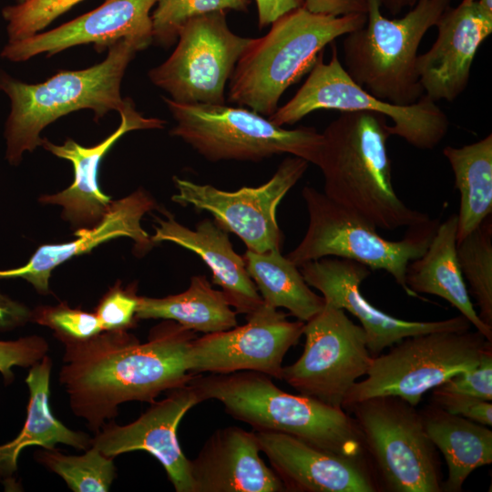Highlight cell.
Segmentation results:
<instances>
[{"label": "cell", "instance_id": "6da1fadb", "mask_svg": "<svg viewBox=\"0 0 492 492\" xmlns=\"http://www.w3.org/2000/svg\"><path fill=\"white\" fill-rule=\"evenodd\" d=\"M194 331L171 320L154 326L144 343L128 331H102L85 340L58 338L65 346L59 381L74 414L96 434L125 402L152 403L194 375L188 354Z\"/></svg>", "mask_w": 492, "mask_h": 492}, {"label": "cell", "instance_id": "7a4b0ae2", "mask_svg": "<svg viewBox=\"0 0 492 492\" xmlns=\"http://www.w3.org/2000/svg\"><path fill=\"white\" fill-rule=\"evenodd\" d=\"M387 118L362 110L341 112L323 130L317 167L323 193L376 229L393 231L428 221L395 192L387 140Z\"/></svg>", "mask_w": 492, "mask_h": 492}, {"label": "cell", "instance_id": "3957f363", "mask_svg": "<svg viewBox=\"0 0 492 492\" xmlns=\"http://www.w3.org/2000/svg\"><path fill=\"white\" fill-rule=\"evenodd\" d=\"M188 384L200 402L219 401L226 413L253 431L286 434L339 455L366 456L359 429L347 411L284 392L265 374H199Z\"/></svg>", "mask_w": 492, "mask_h": 492}, {"label": "cell", "instance_id": "277c9868", "mask_svg": "<svg viewBox=\"0 0 492 492\" xmlns=\"http://www.w3.org/2000/svg\"><path fill=\"white\" fill-rule=\"evenodd\" d=\"M142 46L123 38L108 46L102 62L81 70H62L46 81L24 83L0 70V91L11 110L5 122V158L20 163L25 152L42 145V130L60 117L79 109H92L97 120L111 110L122 111L129 98L120 95L126 68Z\"/></svg>", "mask_w": 492, "mask_h": 492}, {"label": "cell", "instance_id": "5b68a950", "mask_svg": "<svg viewBox=\"0 0 492 492\" xmlns=\"http://www.w3.org/2000/svg\"><path fill=\"white\" fill-rule=\"evenodd\" d=\"M365 22L366 14L335 16L304 6L284 14L265 36L251 38L229 80L228 101L269 118L282 95L311 71L327 45Z\"/></svg>", "mask_w": 492, "mask_h": 492}, {"label": "cell", "instance_id": "8992f818", "mask_svg": "<svg viewBox=\"0 0 492 492\" xmlns=\"http://www.w3.org/2000/svg\"><path fill=\"white\" fill-rule=\"evenodd\" d=\"M452 0H419L400 18L381 11L380 0H367L365 24L343 41V68L378 99L398 106L415 103L424 91L416 70L418 48Z\"/></svg>", "mask_w": 492, "mask_h": 492}, {"label": "cell", "instance_id": "52a82bcc", "mask_svg": "<svg viewBox=\"0 0 492 492\" xmlns=\"http://www.w3.org/2000/svg\"><path fill=\"white\" fill-rule=\"evenodd\" d=\"M176 125L169 134L181 138L211 162H258L289 154L317 166L323 137L313 127L286 129L253 110L211 104H183L162 97Z\"/></svg>", "mask_w": 492, "mask_h": 492}, {"label": "cell", "instance_id": "ba28073f", "mask_svg": "<svg viewBox=\"0 0 492 492\" xmlns=\"http://www.w3.org/2000/svg\"><path fill=\"white\" fill-rule=\"evenodd\" d=\"M309 222L299 244L286 257L298 267L323 257H339L360 262L370 270L389 273L403 290L413 297L405 283L410 261L428 247L440 220L408 228L405 237L390 241L358 215L311 186L302 190Z\"/></svg>", "mask_w": 492, "mask_h": 492}, {"label": "cell", "instance_id": "9c48e42d", "mask_svg": "<svg viewBox=\"0 0 492 492\" xmlns=\"http://www.w3.org/2000/svg\"><path fill=\"white\" fill-rule=\"evenodd\" d=\"M345 411L356 423L366 456L384 490L442 492L437 449L416 406L384 395L357 402Z\"/></svg>", "mask_w": 492, "mask_h": 492}, {"label": "cell", "instance_id": "30bf717a", "mask_svg": "<svg viewBox=\"0 0 492 492\" xmlns=\"http://www.w3.org/2000/svg\"><path fill=\"white\" fill-rule=\"evenodd\" d=\"M492 342L477 330H442L408 336L374 356L364 380L342 408L374 396H397L416 406L423 395L456 373L475 367Z\"/></svg>", "mask_w": 492, "mask_h": 492}, {"label": "cell", "instance_id": "8fae6325", "mask_svg": "<svg viewBox=\"0 0 492 492\" xmlns=\"http://www.w3.org/2000/svg\"><path fill=\"white\" fill-rule=\"evenodd\" d=\"M331 45L329 62L323 61L321 53L304 84L268 118L272 122L280 127L292 125L318 109L367 110L384 115L392 121L391 135L416 149H433L439 145L448 131L449 119L436 101L425 94L407 106L378 99L349 77L339 59L336 46L333 42Z\"/></svg>", "mask_w": 492, "mask_h": 492}, {"label": "cell", "instance_id": "7c38bea8", "mask_svg": "<svg viewBox=\"0 0 492 492\" xmlns=\"http://www.w3.org/2000/svg\"><path fill=\"white\" fill-rule=\"evenodd\" d=\"M228 11L188 19L179 27L170 56L149 70V77L183 104H225V87L251 38L228 26Z\"/></svg>", "mask_w": 492, "mask_h": 492}, {"label": "cell", "instance_id": "4fadbf2b", "mask_svg": "<svg viewBox=\"0 0 492 492\" xmlns=\"http://www.w3.org/2000/svg\"><path fill=\"white\" fill-rule=\"evenodd\" d=\"M302 335V354L282 367L281 380L300 395L342 408L346 395L366 374L373 359L364 329L344 310L325 302L304 323Z\"/></svg>", "mask_w": 492, "mask_h": 492}, {"label": "cell", "instance_id": "5bb4252c", "mask_svg": "<svg viewBox=\"0 0 492 492\" xmlns=\"http://www.w3.org/2000/svg\"><path fill=\"white\" fill-rule=\"evenodd\" d=\"M309 164L302 158L289 156L264 184L242 187L235 191L174 176L177 193L171 200L210 212L214 222L227 232L236 234L247 250L254 252L282 250L283 234L276 219L277 207L303 176Z\"/></svg>", "mask_w": 492, "mask_h": 492}, {"label": "cell", "instance_id": "9a60e30c", "mask_svg": "<svg viewBox=\"0 0 492 492\" xmlns=\"http://www.w3.org/2000/svg\"><path fill=\"white\" fill-rule=\"evenodd\" d=\"M246 316L243 325L196 337L188 354L189 371H254L281 380L283 358L302 337L304 322L289 321L287 314L264 302Z\"/></svg>", "mask_w": 492, "mask_h": 492}, {"label": "cell", "instance_id": "2e32d148", "mask_svg": "<svg viewBox=\"0 0 492 492\" xmlns=\"http://www.w3.org/2000/svg\"><path fill=\"white\" fill-rule=\"evenodd\" d=\"M299 269L307 284L319 291L326 303L357 318L373 357L408 336L472 327L462 314L440 321H407L377 309L361 292L360 286L371 274V270L360 262L323 257L304 262Z\"/></svg>", "mask_w": 492, "mask_h": 492}, {"label": "cell", "instance_id": "e0dca14e", "mask_svg": "<svg viewBox=\"0 0 492 492\" xmlns=\"http://www.w3.org/2000/svg\"><path fill=\"white\" fill-rule=\"evenodd\" d=\"M167 393L164 399L150 403L134 422L126 425L105 424L91 439L90 446L109 457L146 451L159 461L177 492H193L190 459L182 452L177 428L185 414L200 402L189 384Z\"/></svg>", "mask_w": 492, "mask_h": 492}, {"label": "cell", "instance_id": "ac0fdd59", "mask_svg": "<svg viewBox=\"0 0 492 492\" xmlns=\"http://www.w3.org/2000/svg\"><path fill=\"white\" fill-rule=\"evenodd\" d=\"M436 26V38L418 55L416 70L425 96L452 102L467 87L476 54L492 33V12L476 0H461L446 9Z\"/></svg>", "mask_w": 492, "mask_h": 492}, {"label": "cell", "instance_id": "d6986e66", "mask_svg": "<svg viewBox=\"0 0 492 492\" xmlns=\"http://www.w3.org/2000/svg\"><path fill=\"white\" fill-rule=\"evenodd\" d=\"M158 0H104L91 10L47 32L8 42L1 56L12 62H23L33 56H47L77 45L93 43L100 51L127 38L147 48L153 41L151 9Z\"/></svg>", "mask_w": 492, "mask_h": 492}, {"label": "cell", "instance_id": "ffe728a7", "mask_svg": "<svg viewBox=\"0 0 492 492\" xmlns=\"http://www.w3.org/2000/svg\"><path fill=\"white\" fill-rule=\"evenodd\" d=\"M261 452L290 492H376L367 456L351 457L313 446L290 435L256 432Z\"/></svg>", "mask_w": 492, "mask_h": 492}, {"label": "cell", "instance_id": "44dd1931", "mask_svg": "<svg viewBox=\"0 0 492 492\" xmlns=\"http://www.w3.org/2000/svg\"><path fill=\"white\" fill-rule=\"evenodd\" d=\"M119 115L121 120L118 128L93 147H83L71 138H67L62 145H56L46 138L42 140L41 146L47 151L72 163L74 180L68 188L58 193L42 195L39 201L62 207V218L77 230L95 226L112 202L98 184L100 163L108 150L129 131L163 128L166 124L163 119L142 116L136 110L131 99H128Z\"/></svg>", "mask_w": 492, "mask_h": 492}, {"label": "cell", "instance_id": "7402d4cb", "mask_svg": "<svg viewBox=\"0 0 492 492\" xmlns=\"http://www.w3.org/2000/svg\"><path fill=\"white\" fill-rule=\"evenodd\" d=\"M158 207L154 198L143 189L111 202L103 218L91 228L77 229V239L38 247L28 261L21 267L0 270V280L22 278L43 294L49 292L52 271L75 256L91 251L95 247L118 237L134 241L137 253L144 254L155 243L141 227L142 217Z\"/></svg>", "mask_w": 492, "mask_h": 492}, {"label": "cell", "instance_id": "603a6c76", "mask_svg": "<svg viewBox=\"0 0 492 492\" xmlns=\"http://www.w3.org/2000/svg\"><path fill=\"white\" fill-rule=\"evenodd\" d=\"M260 452L253 430L239 426L215 430L190 459L193 492H285Z\"/></svg>", "mask_w": 492, "mask_h": 492}, {"label": "cell", "instance_id": "cb8c5ba5", "mask_svg": "<svg viewBox=\"0 0 492 492\" xmlns=\"http://www.w3.org/2000/svg\"><path fill=\"white\" fill-rule=\"evenodd\" d=\"M165 218L156 217L151 241L173 242L201 258L212 272V282L221 288L236 313L249 315L262 303V298L250 277L242 256L230 241L228 232L214 221L205 219L194 230L179 222L168 211Z\"/></svg>", "mask_w": 492, "mask_h": 492}, {"label": "cell", "instance_id": "d4e9b609", "mask_svg": "<svg viewBox=\"0 0 492 492\" xmlns=\"http://www.w3.org/2000/svg\"><path fill=\"white\" fill-rule=\"evenodd\" d=\"M457 216L440 222L426 248L409 262L405 283L413 297L431 294L447 301L472 326L492 342V327L479 318L470 299L456 255Z\"/></svg>", "mask_w": 492, "mask_h": 492}, {"label": "cell", "instance_id": "484cf974", "mask_svg": "<svg viewBox=\"0 0 492 492\" xmlns=\"http://www.w3.org/2000/svg\"><path fill=\"white\" fill-rule=\"evenodd\" d=\"M421 414L427 436L447 466L442 492H460L474 470L492 463V431L434 404Z\"/></svg>", "mask_w": 492, "mask_h": 492}, {"label": "cell", "instance_id": "4316f807", "mask_svg": "<svg viewBox=\"0 0 492 492\" xmlns=\"http://www.w3.org/2000/svg\"><path fill=\"white\" fill-rule=\"evenodd\" d=\"M52 361L45 355L34 364L26 379L30 391L27 416L19 435L0 446V475L11 476L17 469L21 451L30 446L54 448L57 443L87 450L91 446L88 436L65 426L51 413L49 381Z\"/></svg>", "mask_w": 492, "mask_h": 492}, {"label": "cell", "instance_id": "83f0119b", "mask_svg": "<svg viewBox=\"0 0 492 492\" xmlns=\"http://www.w3.org/2000/svg\"><path fill=\"white\" fill-rule=\"evenodd\" d=\"M136 319L171 320L186 329L210 333L237 326L236 312L204 275H193L182 292L163 298L138 296Z\"/></svg>", "mask_w": 492, "mask_h": 492}, {"label": "cell", "instance_id": "f1b7e54d", "mask_svg": "<svg viewBox=\"0 0 492 492\" xmlns=\"http://www.w3.org/2000/svg\"><path fill=\"white\" fill-rule=\"evenodd\" d=\"M459 192L456 242L492 213V134L456 148L443 149Z\"/></svg>", "mask_w": 492, "mask_h": 492}, {"label": "cell", "instance_id": "f546056e", "mask_svg": "<svg viewBox=\"0 0 492 492\" xmlns=\"http://www.w3.org/2000/svg\"><path fill=\"white\" fill-rule=\"evenodd\" d=\"M281 251L247 250L242 255L246 270L265 304L284 308L305 323L323 308L324 299L311 289L299 267Z\"/></svg>", "mask_w": 492, "mask_h": 492}, {"label": "cell", "instance_id": "4dcf8cb0", "mask_svg": "<svg viewBox=\"0 0 492 492\" xmlns=\"http://www.w3.org/2000/svg\"><path fill=\"white\" fill-rule=\"evenodd\" d=\"M456 255L468 293L478 307V316L492 327V218L456 242Z\"/></svg>", "mask_w": 492, "mask_h": 492}, {"label": "cell", "instance_id": "1f68e13d", "mask_svg": "<svg viewBox=\"0 0 492 492\" xmlns=\"http://www.w3.org/2000/svg\"><path fill=\"white\" fill-rule=\"evenodd\" d=\"M38 461L59 475L75 492L108 491L116 477L113 457L94 446L82 456H67L55 448H44Z\"/></svg>", "mask_w": 492, "mask_h": 492}, {"label": "cell", "instance_id": "d6a6232c", "mask_svg": "<svg viewBox=\"0 0 492 492\" xmlns=\"http://www.w3.org/2000/svg\"><path fill=\"white\" fill-rule=\"evenodd\" d=\"M82 0H29L2 10L8 42L32 36Z\"/></svg>", "mask_w": 492, "mask_h": 492}, {"label": "cell", "instance_id": "836d02e7", "mask_svg": "<svg viewBox=\"0 0 492 492\" xmlns=\"http://www.w3.org/2000/svg\"><path fill=\"white\" fill-rule=\"evenodd\" d=\"M32 320L54 330L57 339L85 340L104 331L95 313L71 308L65 303L38 306L32 313Z\"/></svg>", "mask_w": 492, "mask_h": 492}, {"label": "cell", "instance_id": "e575fe53", "mask_svg": "<svg viewBox=\"0 0 492 492\" xmlns=\"http://www.w3.org/2000/svg\"><path fill=\"white\" fill-rule=\"evenodd\" d=\"M138 296L136 284L117 282L99 301L95 313L104 331H128L135 325Z\"/></svg>", "mask_w": 492, "mask_h": 492}, {"label": "cell", "instance_id": "d590c367", "mask_svg": "<svg viewBox=\"0 0 492 492\" xmlns=\"http://www.w3.org/2000/svg\"><path fill=\"white\" fill-rule=\"evenodd\" d=\"M436 388L492 401V343L475 367L455 374Z\"/></svg>", "mask_w": 492, "mask_h": 492}, {"label": "cell", "instance_id": "8d00e7d4", "mask_svg": "<svg viewBox=\"0 0 492 492\" xmlns=\"http://www.w3.org/2000/svg\"><path fill=\"white\" fill-rule=\"evenodd\" d=\"M47 352L48 343L37 335L16 341H0V372L5 380L11 381L13 366H33Z\"/></svg>", "mask_w": 492, "mask_h": 492}, {"label": "cell", "instance_id": "74e56055", "mask_svg": "<svg viewBox=\"0 0 492 492\" xmlns=\"http://www.w3.org/2000/svg\"><path fill=\"white\" fill-rule=\"evenodd\" d=\"M432 391L433 404L443 410L487 426L492 425L491 401L438 388Z\"/></svg>", "mask_w": 492, "mask_h": 492}, {"label": "cell", "instance_id": "f35d334b", "mask_svg": "<svg viewBox=\"0 0 492 492\" xmlns=\"http://www.w3.org/2000/svg\"><path fill=\"white\" fill-rule=\"evenodd\" d=\"M367 0H304L303 6L313 12L335 16L366 14Z\"/></svg>", "mask_w": 492, "mask_h": 492}, {"label": "cell", "instance_id": "ab89813d", "mask_svg": "<svg viewBox=\"0 0 492 492\" xmlns=\"http://www.w3.org/2000/svg\"><path fill=\"white\" fill-rule=\"evenodd\" d=\"M257 7L258 25L265 28L284 14L303 6L304 0H254Z\"/></svg>", "mask_w": 492, "mask_h": 492}, {"label": "cell", "instance_id": "60d3db41", "mask_svg": "<svg viewBox=\"0 0 492 492\" xmlns=\"http://www.w3.org/2000/svg\"><path fill=\"white\" fill-rule=\"evenodd\" d=\"M192 0H158L151 15L153 28L164 22L174 11Z\"/></svg>", "mask_w": 492, "mask_h": 492}, {"label": "cell", "instance_id": "b9f144b4", "mask_svg": "<svg viewBox=\"0 0 492 492\" xmlns=\"http://www.w3.org/2000/svg\"><path fill=\"white\" fill-rule=\"evenodd\" d=\"M381 5L392 15H396L405 8L413 7L419 0H380Z\"/></svg>", "mask_w": 492, "mask_h": 492}, {"label": "cell", "instance_id": "7bdbcfd3", "mask_svg": "<svg viewBox=\"0 0 492 492\" xmlns=\"http://www.w3.org/2000/svg\"><path fill=\"white\" fill-rule=\"evenodd\" d=\"M487 11L492 12V0H476Z\"/></svg>", "mask_w": 492, "mask_h": 492}, {"label": "cell", "instance_id": "ee69618b", "mask_svg": "<svg viewBox=\"0 0 492 492\" xmlns=\"http://www.w3.org/2000/svg\"><path fill=\"white\" fill-rule=\"evenodd\" d=\"M5 312V308L1 305L0 302V315Z\"/></svg>", "mask_w": 492, "mask_h": 492}, {"label": "cell", "instance_id": "f6af8a7d", "mask_svg": "<svg viewBox=\"0 0 492 492\" xmlns=\"http://www.w3.org/2000/svg\"><path fill=\"white\" fill-rule=\"evenodd\" d=\"M26 1H29V0H16V4H22V3H25Z\"/></svg>", "mask_w": 492, "mask_h": 492}]
</instances>
